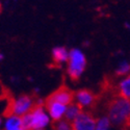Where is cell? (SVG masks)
Masks as SVG:
<instances>
[{
    "label": "cell",
    "instance_id": "cell-10",
    "mask_svg": "<svg viewBox=\"0 0 130 130\" xmlns=\"http://www.w3.org/2000/svg\"><path fill=\"white\" fill-rule=\"evenodd\" d=\"M22 128V121L21 117L8 115L4 121V130H18Z\"/></svg>",
    "mask_w": 130,
    "mask_h": 130
},
{
    "label": "cell",
    "instance_id": "cell-14",
    "mask_svg": "<svg viewBox=\"0 0 130 130\" xmlns=\"http://www.w3.org/2000/svg\"><path fill=\"white\" fill-rule=\"evenodd\" d=\"M110 121L107 117H103L99 120H97V127L96 128H99V129H108L110 126Z\"/></svg>",
    "mask_w": 130,
    "mask_h": 130
},
{
    "label": "cell",
    "instance_id": "cell-3",
    "mask_svg": "<svg viewBox=\"0 0 130 130\" xmlns=\"http://www.w3.org/2000/svg\"><path fill=\"white\" fill-rule=\"evenodd\" d=\"M34 107H35L34 99L30 96L22 95L9 103L7 116L14 115L18 117H23L24 115L30 112Z\"/></svg>",
    "mask_w": 130,
    "mask_h": 130
},
{
    "label": "cell",
    "instance_id": "cell-5",
    "mask_svg": "<svg viewBox=\"0 0 130 130\" xmlns=\"http://www.w3.org/2000/svg\"><path fill=\"white\" fill-rule=\"evenodd\" d=\"M73 130H96L97 120L88 111H81L80 115L72 122Z\"/></svg>",
    "mask_w": 130,
    "mask_h": 130
},
{
    "label": "cell",
    "instance_id": "cell-15",
    "mask_svg": "<svg viewBox=\"0 0 130 130\" xmlns=\"http://www.w3.org/2000/svg\"><path fill=\"white\" fill-rule=\"evenodd\" d=\"M130 71V64L127 62H123L120 64V67L117 69L116 74L118 76H125V75Z\"/></svg>",
    "mask_w": 130,
    "mask_h": 130
},
{
    "label": "cell",
    "instance_id": "cell-2",
    "mask_svg": "<svg viewBox=\"0 0 130 130\" xmlns=\"http://www.w3.org/2000/svg\"><path fill=\"white\" fill-rule=\"evenodd\" d=\"M68 74L73 80H77L83 73L86 66V58L81 50L72 49L69 51L68 58Z\"/></svg>",
    "mask_w": 130,
    "mask_h": 130
},
{
    "label": "cell",
    "instance_id": "cell-13",
    "mask_svg": "<svg viewBox=\"0 0 130 130\" xmlns=\"http://www.w3.org/2000/svg\"><path fill=\"white\" fill-rule=\"evenodd\" d=\"M53 130H73V126L71 122L67 121L66 119H62L54 123Z\"/></svg>",
    "mask_w": 130,
    "mask_h": 130
},
{
    "label": "cell",
    "instance_id": "cell-4",
    "mask_svg": "<svg viewBox=\"0 0 130 130\" xmlns=\"http://www.w3.org/2000/svg\"><path fill=\"white\" fill-rule=\"evenodd\" d=\"M30 118V125L31 130L34 129H44L46 126H48L50 122V117L44 106L41 104L35 105L32 110L28 112Z\"/></svg>",
    "mask_w": 130,
    "mask_h": 130
},
{
    "label": "cell",
    "instance_id": "cell-18",
    "mask_svg": "<svg viewBox=\"0 0 130 130\" xmlns=\"http://www.w3.org/2000/svg\"><path fill=\"white\" fill-rule=\"evenodd\" d=\"M1 124H2V121H1V119H0V126H1Z\"/></svg>",
    "mask_w": 130,
    "mask_h": 130
},
{
    "label": "cell",
    "instance_id": "cell-6",
    "mask_svg": "<svg viewBox=\"0 0 130 130\" xmlns=\"http://www.w3.org/2000/svg\"><path fill=\"white\" fill-rule=\"evenodd\" d=\"M45 108H46L49 117L52 119L54 122H56V121L62 120V119L64 118L67 105L61 104V103L56 102V101H52V100H48L47 99Z\"/></svg>",
    "mask_w": 130,
    "mask_h": 130
},
{
    "label": "cell",
    "instance_id": "cell-8",
    "mask_svg": "<svg viewBox=\"0 0 130 130\" xmlns=\"http://www.w3.org/2000/svg\"><path fill=\"white\" fill-rule=\"evenodd\" d=\"M48 100H52V101H56L59 102L61 104L64 105H69L71 103H73L74 100V94L67 88L64 86H61L60 89L56 90L54 93H52L49 97H48Z\"/></svg>",
    "mask_w": 130,
    "mask_h": 130
},
{
    "label": "cell",
    "instance_id": "cell-11",
    "mask_svg": "<svg viewBox=\"0 0 130 130\" xmlns=\"http://www.w3.org/2000/svg\"><path fill=\"white\" fill-rule=\"evenodd\" d=\"M118 96L130 100V75L125 77L118 86Z\"/></svg>",
    "mask_w": 130,
    "mask_h": 130
},
{
    "label": "cell",
    "instance_id": "cell-7",
    "mask_svg": "<svg viewBox=\"0 0 130 130\" xmlns=\"http://www.w3.org/2000/svg\"><path fill=\"white\" fill-rule=\"evenodd\" d=\"M76 104L81 108H90L96 103V96L89 90H80L74 95Z\"/></svg>",
    "mask_w": 130,
    "mask_h": 130
},
{
    "label": "cell",
    "instance_id": "cell-19",
    "mask_svg": "<svg viewBox=\"0 0 130 130\" xmlns=\"http://www.w3.org/2000/svg\"><path fill=\"white\" fill-rule=\"evenodd\" d=\"M18 130H25L24 128H20V129H18Z\"/></svg>",
    "mask_w": 130,
    "mask_h": 130
},
{
    "label": "cell",
    "instance_id": "cell-20",
    "mask_svg": "<svg viewBox=\"0 0 130 130\" xmlns=\"http://www.w3.org/2000/svg\"><path fill=\"white\" fill-rule=\"evenodd\" d=\"M34 130H44V129H34Z\"/></svg>",
    "mask_w": 130,
    "mask_h": 130
},
{
    "label": "cell",
    "instance_id": "cell-16",
    "mask_svg": "<svg viewBox=\"0 0 130 130\" xmlns=\"http://www.w3.org/2000/svg\"><path fill=\"white\" fill-rule=\"evenodd\" d=\"M3 59V54L1 53V52H0V61H1Z\"/></svg>",
    "mask_w": 130,
    "mask_h": 130
},
{
    "label": "cell",
    "instance_id": "cell-1",
    "mask_svg": "<svg viewBox=\"0 0 130 130\" xmlns=\"http://www.w3.org/2000/svg\"><path fill=\"white\" fill-rule=\"evenodd\" d=\"M107 111L111 124L127 127L130 124V100L117 96L108 102Z\"/></svg>",
    "mask_w": 130,
    "mask_h": 130
},
{
    "label": "cell",
    "instance_id": "cell-17",
    "mask_svg": "<svg viewBox=\"0 0 130 130\" xmlns=\"http://www.w3.org/2000/svg\"><path fill=\"white\" fill-rule=\"evenodd\" d=\"M96 130H108V129H99V128H96Z\"/></svg>",
    "mask_w": 130,
    "mask_h": 130
},
{
    "label": "cell",
    "instance_id": "cell-9",
    "mask_svg": "<svg viewBox=\"0 0 130 130\" xmlns=\"http://www.w3.org/2000/svg\"><path fill=\"white\" fill-rule=\"evenodd\" d=\"M69 58V51L64 47H55L52 50V59L57 66L68 61Z\"/></svg>",
    "mask_w": 130,
    "mask_h": 130
},
{
    "label": "cell",
    "instance_id": "cell-12",
    "mask_svg": "<svg viewBox=\"0 0 130 130\" xmlns=\"http://www.w3.org/2000/svg\"><path fill=\"white\" fill-rule=\"evenodd\" d=\"M82 111L81 108L76 104V103H71L67 106V109H66V113H64V119L69 122H73L75 119H76L80 112Z\"/></svg>",
    "mask_w": 130,
    "mask_h": 130
},
{
    "label": "cell",
    "instance_id": "cell-21",
    "mask_svg": "<svg viewBox=\"0 0 130 130\" xmlns=\"http://www.w3.org/2000/svg\"><path fill=\"white\" fill-rule=\"evenodd\" d=\"M0 10H1V3H0Z\"/></svg>",
    "mask_w": 130,
    "mask_h": 130
}]
</instances>
